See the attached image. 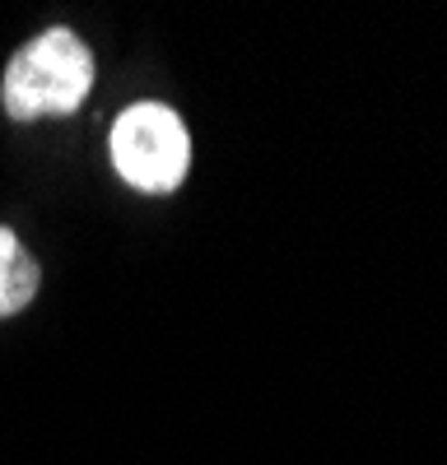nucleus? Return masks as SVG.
Listing matches in <instances>:
<instances>
[{"label": "nucleus", "mask_w": 447, "mask_h": 465, "mask_svg": "<svg viewBox=\"0 0 447 465\" xmlns=\"http://www.w3.org/2000/svg\"><path fill=\"white\" fill-rule=\"evenodd\" d=\"M94 89V52L80 33L47 28L15 52L0 74V103L15 122H43V116H70Z\"/></svg>", "instance_id": "obj_1"}, {"label": "nucleus", "mask_w": 447, "mask_h": 465, "mask_svg": "<svg viewBox=\"0 0 447 465\" xmlns=\"http://www.w3.org/2000/svg\"><path fill=\"white\" fill-rule=\"evenodd\" d=\"M112 168L144 196H168L192 168V135L168 103H131L112 126Z\"/></svg>", "instance_id": "obj_2"}, {"label": "nucleus", "mask_w": 447, "mask_h": 465, "mask_svg": "<svg viewBox=\"0 0 447 465\" xmlns=\"http://www.w3.org/2000/svg\"><path fill=\"white\" fill-rule=\"evenodd\" d=\"M37 284H43V270L37 261L24 252V242L0 223V317H15L37 298Z\"/></svg>", "instance_id": "obj_3"}]
</instances>
